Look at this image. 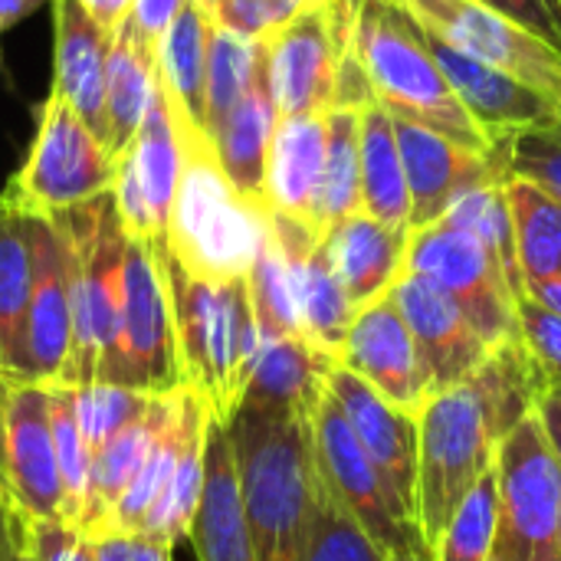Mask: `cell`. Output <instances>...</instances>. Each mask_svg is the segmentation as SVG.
Wrapping results in <instances>:
<instances>
[{
  "instance_id": "obj_1",
  "label": "cell",
  "mask_w": 561,
  "mask_h": 561,
  "mask_svg": "<svg viewBox=\"0 0 561 561\" xmlns=\"http://www.w3.org/2000/svg\"><path fill=\"white\" fill-rule=\"evenodd\" d=\"M542 388L546 378L519 335L493 345L467 381L431 394L417 417V526L431 552L496 467L500 440L536 411Z\"/></svg>"
},
{
  "instance_id": "obj_2",
  "label": "cell",
  "mask_w": 561,
  "mask_h": 561,
  "mask_svg": "<svg viewBox=\"0 0 561 561\" xmlns=\"http://www.w3.org/2000/svg\"><path fill=\"white\" fill-rule=\"evenodd\" d=\"M227 434L256 561H302L319 500L312 417L237 408Z\"/></svg>"
},
{
  "instance_id": "obj_3",
  "label": "cell",
  "mask_w": 561,
  "mask_h": 561,
  "mask_svg": "<svg viewBox=\"0 0 561 561\" xmlns=\"http://www.w3.org/2000/svg\"><path fill=\"white\" fill-rule=\"evenodd\" d=\"M168 112L181 148V174L164 253L197 279H247L270 237V210L237 194L204 128L171 102Z\"/></svg>"
},
{
  "instance_id": "obj_4",
  "label": "cell",
  "mask_w": 561,
  "mask_h": 561,
  "mask_svg": "<svg viewBox=\"0 0 561 561\" xmlns=\"http://www.w3.org/2000/svg\"><path fill=\"white\" fill-rule=\"evenodd\" d=\"M348 49L371 89V99L391 115L411 118L483 154L496 148L460 105L431 53L427 33L401 3L355 0Z\"/></svg>"
},
{
  "instance_id": "obj_5",
  "label": "cell",
  "mask_w": 561,
  "mask_h": 561,
  "mask_svg": "<svg viewBox=\"0 0 561 561\" xmlns=\"http://www.w3.org/2000/svg\"><path fill=\"white\" fill-rule=\"evenodd\" d=\"M181 388H187L210 421L230 424L240 408L256 352V322L247 279H197L161 253Z\"/></svg>"
},
{
  "instance_id": "obj_6",
  "label": "cell",
  "mask_w": 561,
  "mask_h": 561,
  "mask_svg": "<svg viewBox=\"0 0 561 561\" xmlns=\"http://www.w3.org/2000/svg\"><path fill=\"white\" fill-rule=\"evenodd\" d=\"M49 220L62 233L72 312V352L66 388L112 385L118 362L122 260L128 247V233L118 220L115 197L112 191L99 194Z\"/></svg>"
},
{
  "instance_id": "obj_7",
  "label": "cell",
  "mask_w": 561,
  "mask_h": 561,
  "mask_svg": "<svg viewBox=\"0 0 561 561\" xmlns=\"http://www.w3.org/2000/svg\"><path fill=\"white\" fill-rule=\"evenodd\" d=\"M115 184V158L85 118L56 92L39 105L36 138L3 197L30 217H56Z\"/></svg>"
},
{
  "instance_id": "obj_8",
  "label": "cell",
  "mask_w": 561,
  "mask_h": 561,
  "mask_svg": "<svg viewBox=\"0 0 561 561\" xmlns=\"http://www.w3.org/2000/svg\"><path fill=\"white\" fill-rule=\"evenodd\" d=\"M312 447L325 490L385 559L434 561L414 513L404 506L385 473L365 457L329 391H322L312 414Z\"/></svg>"
},
{
  "instance_id": "obj_9",
  "label": "cell",
  "mask_w": 561,
  "mask_h": 561,
  "mask_svg": "<svg viewBox=\"0 0 561 561\" xmlns=\"http://www.w3.org/2000/svg\"><path fill=\"white\" fill-rule=\"evenodd\" d=\"M496 561H559L561 467L536 411L496 447Z\"/></svg>"
},
{
  "instance_id": "obj_10",
  "label": "cell",
  "mask_w": 561,
  "mask_h": 561,
  "mask_svg": "<svg viewBox=\"0 0 561 561\" xmlns=\"http://www.w3.org/2000/svg\"><path fill=\"white\" fill-rule=\"evenodd\" d=\"M404 273L424 276L444 289L490 345L519 339V293L513 289L500 260L467 230L447 220L411 230Z\"/></svg>"
},
{
  "instance_id": "obj_11",
  "label": "cell",
  "mask_w": 561,
  "mask_h": 561,
  "mask_svg": "<svg viewBox=\"0 0 561 561\" xmlns=\"http://www.w3.org/2000/svg\"><path fill=\"white\" fill-rule=\"evenodd\" d=\"M355 0H316L263 39V66L279 115L329 112L348 56Z\"/></svg>"
},
{
  "instance_id": "obj_12",
  "label": "cell",
  "mask_w": 561,
  "mask_h": 561,
  "mask_svg": "<svg viewBox=\"0 0 561 561\" xmlns=\"http://www.w3.org/2000/svg\"><path fill=\"white\" fill-rule=\"evenodd\" d=\"M158 247L131 240L122 260V316H118V362L112 385L145 394H168L181 388L171 296Z\"/></svg>"
},
{
  "instance_id": "obj_13",
  "label": "cell",
  "mask_w": 561,
  "mask_h": 561,
  "mask_svg": "<svg viewBox=\"0 0 561 561\" xmlns=\"http://www.w3.org/2000/svg\"><path fill=\"white\" fill-rule=\"evenodd\" d=\"M0 486L23 516L66 523L49 424V385L7 368H0Z\"/></svg>"
},
{
  "instance_id": "obj_14",
  "label": "cell",
  "mask_w": 561,
  "mask_h": 561,
  "mask_svg": "<svg viewBox=\"0 0 561 561\" xmlns=\"http://www.w3.org/2000/svg\"><path fill=\"white\" fill-rule=\"evenodd\" d=\"M424 33L480 59L561 105V53L477 0H394Z\"/></svg>"
},
{
  "instance_id": "obj_15",
  "label": "cell",
  "mask_w": 561,
  "mask_h": 561,
  "mask_svg": "<svg viewBox=\"0 0 561 561\" xmlns=\"http://www.w3.org/2000/svg\"><path fill=\"white\" fill-rule=\"evenodd\" d=\"M178 174H181V148H178V135H174L171 112H168L161 79H158V95L141 128L115 154L112 197H115L118 220L131 240H145L164 250Z\"/></svg>"
},
{
  "instance_id": "obj_16",
  "label": "cell",
  "mask_w": 561,
  "mask_h": 561,
  "mask_svg": "<svg viewBox=\"0 0 561 561\" xmlns=\"http://www.w3.org/2000/svg\"><path fill=\"white\" fill-rule=\"evenodd\" d=\"M339 365L375 388L381 398L417 417L434 394L421 348L391 293L355 312L339 352Z\"/></svg>"
},
{
  "instance_id": "obj_17",
  "label": "cell",
  "mask_w": 561,
  "mask_h": 561,
  "mask_svg": "<svg viewBox=\"0 0 561 561\" xmlns=\"http://www.w3.org/2000/svg\"><path fill=\"white\" fill-rule=\"evenodd\" d=\"M394 118V135L408 174L411 194V230H421L447 214V207L470 187L510 174V141L496 145L490 154L457 145L454 138L431 131L411 118Z\"/></svg>"
},
{
  "instance_id": "obj_18",
  "label": "cell",
  "mask_w": 561,
  "mask_h": 561,
  "mask_svg": "<svg viewBox=\"0 0 561 561\" xmlns=\"http://www.w3.org/2000/svg\"><path fill=\"white\" fill-rule=\"evenodd\" d=\"M26 217L33 253V289L23 325V368L20 375L39 385H66L72 352V312L66 283L62 233L49 217Z\"/></svg>"
},
{
  "instance_id": "obj_19",
  "label": "cell",
  "mask_w": 561,
  "mask_h": 561,
  "mask_svg": "<svg viewBox=\"0 0 561 561\" xmlns=\"http://www.w3.org/2000/svg\"><path fill=\"white\" fill-rule=\"evenodd\" d=\"M427 43H431V53L440 62L450 89L457 92L460 105L467 108V115L480 125V131L493 145H503L516 135L549 128V125L561 122V105L552 102L549 95H542L539 89H533L480 59H470L467 53L440 43L431 33H427Z\"/></svg>"
},
{
  "instance_id": "obj_20",
  "label": "cell",
  "mask_w": 561,
  "mask_h": 561,
  "mask_svg": "<svg viewBox=\"0 0 561 561\" xmlns=\"http://www.w3.org/2000/svg\"><path fill=\"white\" fill-rule=\"evenodd\" d=\"M325 391L339 404L365 457L385 473L417 519V414L401 411L342 365L329 368Z\"/></svg>"
},
{
  "instance_id": "obj_21",
  "label": "cell",
  "mask_w": 561,
  "mask_h": 561,
  "mask_svg": "<svg viewBox=\"0 0 561 561\" xmlns=\"http://www.w3.org/2000/svg\"><path fill=\"white\" fill-rule=\"evenodd\" d=\"M391 299L401 309L421 348L434 394L467 381L490 355L493 345L480 335V329L467 319V312L424 276L401 273L398 283L391 286Z\"/></svg>"
},
{
  "instance_id": "obj_22",
  "label": "cell",
  "mask_w": 561,
  "mask_h": 561,
  "mask_svg": "<svg viewBox=\"0 0 561 561\" xmlns=\"http://www.w3.org/2000/svg\"><path fill=\"white\" fill-rule=\"evenodd\" d=\"M332 365L302 335L260 339L240 408L273 417H312Z\"/></svg>"
},
{
  "instance_id": "obj_23",
  "label": "cell",
  "mask_w": 561,
  "mask_h": 561,
  "mask_svg": "<svg viewBox=\"0 0 561 561\" xmlns=\"http://www.w3.org/2000/svg\"><path fill=\"white\" fill-rule=\"evenodd\" d=\"M187 542L194 546L197 561H256L250 529L243 519L230 434L224 424L210 417L204 444V493Z\"/></svg>"
},
{
  "instance_id": "obj_24",
  "label": "cell",
  "mask_w": 561,
  "mask_h": 561,
  "mask_svg": "<svg viewBox=\"0 0 561 561\" xmlns=\"http://www.w3.org/2000/svg\"><path fill=\"white\" fill-rule=\"evenodd\" d=\"M408 237H411L408 230L388 227V224L368 217L365 210L339 220L322 237L329 263H332L335 276L342 279L355 312L391 293V286L404 273Z\"/></svg>"
},
{
  "instance_id": "obj_25",
  "label": "cell",
  "mask_w": 561,
  "mask_h": 561,
  "mask_svg": "<svg viewBox=\"0 0 561 561\" xmlns=\"http://www.w3.org/2000/svg\"><path fill=\"white\" fill-rule=\"evenodd\" d=\"M56 7V62L53 85L105 145V59L108 30H102L82 0H53Z\"/></svg>"
},
{
  "instance_id": "obj_26",
  "label": "cell",
  "mask_w": 561,
  "mask_h": 561,
  "mask_svg": "<svg viewBox=\"0 0 561 561\" xmlns=\"http://www.w3.org/2000/svg\"><path fill=\"white\" fill-rule=\"evenodd\" d=\"M322 161H325V112L279 115L276 135L270 145V161H266L270 214L299 220L316 230L312 210H316Z\"/></svg>"
},
{
  "instance_id": "obj_27",
  "label": "cell",
  "mask_w": 561,
  "mask_h": 561,
  "mask_svg": "<svg viewBox=\"0 0 561 561\" xmlns=\"http://www.w3.org/2000/svg\"><path fill=\"white\" fill-rule=\"evenodd\" d=\"M276 122H279V108L273 102L266 66H263L250 92L210 131V141H214V151L227 181L237 187V194H243L247 201L260 207H266V161H270Z\"/></svg>"
},
{
  "instance_id": "obj_28",
  "label": "cell",
  "mask_w": 561,
  "mask_h": 561,
  "mask_svg": "<svg viewBox=\"0 0 561 561\" xmlns=\"http://www.w3.org/2000/svg\"><path fill=\"white\" fill-rule=\"evenodd\" d=\"M158 95V49L125 20L108 36L105 59V148L112 158L135 138Z\"/></svg>"
},
{
  "instance_id": "obj_29",
  "label": "cell",
  "mask_w": 561,
  "mask_h": 561,
  "mask_svg": "<svg viewBox=\"0 0 561 561\" xmlns=\"http://www.w3.org/2000/svg\"><path fill=\"white\" fill-rule=\"evenodd\" d=\"M161 398L154 394L148 411L128 424L115 440H108L89 467V486H85V506H82V519H79V533L89 539H99L108 533L112 513L118 506V500L128 493V486L135 483L148 447L154 440V431L161 424Z\"/></svg>"
},
{
  "instance_id": "obj_30",
  "label": "cell",
  "mask_w": 561,
  "mask_h": 561,
  "mask_svg": "<svg viewBox=\"0 0 561 561\" xmlns=\"http://www.w3.org/2000/svg\"><path fill=\"white\" fill-rule=\"evenodd\" d=\"M362 210L411 233L408 174L394 135V118L381 102L362 105Z\"/></svg>"
},
{
  "instance_id": "obj_31",
  "label": "cell",
  "mask_w": 561,
  "mask_h": 561,
  "mask_svg": "<svg viewBox=\"0 0 561 561\" xmlns=\"http://www.w3.org/2000/svg\"><path fill=\"white\" fill-rule=\"evenodd\" d=\"M210 16L201 0H187L158 46V79L164 99L204 128V85H207V46ZM207 131V128H204Z\"/></svg>"
},
{
  "instance_id": "obj_32",
  "label": "cell",
  "mask_w": 561,
  "mask_h": 561,
  "mask_svg": "<svg viewBox=\"0 0 561 561\" xmlns=\"http://www.w3.org/2000/svg\"><path fill=\"white\" fill-rule=\"evenodd\" d=\"M362 210V105L325 112V161L312 224L325 237L339 220Z\"/></svg>"
},
{
  "instance_id": "obj_33",
  "label": "cell",
  "mask_w": 561,
  "mask_h": 561,
  "mask_svg": "<svg viewBox=\"0 0 561 561\" xmlns=\"http://www.w3.org/2000/svg\"><path fill=\"white\" fill-rule=\"evenodd\" d=\"M506 201L516 233V260L526 289L561 276V204L526 178H506Z\"/></svg>"
},
{
  "instance_id": "obj_34",
  "label": "cell",
  "mask_w": 561,
  "mask_h": 561,
  "mask_svg": "<svg viewBox=\"0 0 561 561\" xmlns=\"http://www.w3.org/2000/svg\"><path fill=\"white\" fill-rule=\"evenodd\" d=\"M33 289L26 217L0 194V368H23V325Z\"/></svg>"
},
{
  "instance_id": "obj_35",
  "label": "cell",
  "mask_w": 561,
  "mask_h": 561,
  "mask_svg": "<svg viewBox=\"0 0 561 561\" xmlns=\"http://www.w3.org/2000/svg\"><path fill=\"white\" fill-rule=\"evenodd\" d=\"M510 178V174H506ZM506 178L483 181L470 191H463L440 220L467 230L477 237L506 270L513 289L523 296V276H519V260H516V233H513V214L506 201Z\"/></svg>"
},
{
  "instance_id": "obj_36",
  "label": "cell",
  "mask_w": 561,
  "mask_h": 561,
  "mask_svg": "<svg viewBox=\"0 0 561 561\" xmlns=\"http://www.w3.org/2000/svg\"><path fill=\"white\" fill-rule=\"evenodd\" d=\"M263 72V43L243 39L220 26L210 30L207 46V85H204V128L207 135L227 118V112L250 92Z\"/></svg>"
},
{
  "instance_id": "obj_37",
  "label": "cell",
  "mask_w": 561,
  "mask_h": 561,
  "mask_svg": "<svg viewBox=\"0 0 561 561\" xmlns=\"http://www.w3.org/2000/svg\"><path fill=\"white\" fill-rule=\"evenodd\" d=\"M247 293L253 306V322L260 339H283L299 335L296 319V296H293V270L286 253L279 250L273 230L256 253L250 273H247Z\"/></svg>"
},
{
  "instance_id": "obj_38",
  "label": "cell",
  "mask_w": 561,
  "mask_h": 561,
  "mask_svg": "<svg viewBox=\"0 0 561 561\" xmlns=\"http://www.w3.org/2000/svg\"><path fill=\"white\" fill-rule=\"evenodd\" d=\"M49 424H53L56 467H59V480H62L66 526L79 529L82 506H85V486H89L92 454H89L85 437H82L79 421H76V388L49 385Z\"/></svg>"
},
{
  "instance_id": "obj_39",
  "label": "cell",
  "mask_w": 561,
  "mask_h": 561,
  "mask_svg": "<svg viewBox=\"0 0 561 561\" xmlns=\"http://www.w3.org/2000/svg\"><path fill=\"white\" fill-rule=\"evenodd\" d=\"M496 549V473L490 470L463 500L434 546V561H493Z\"/></svg>"
},
{
  "instance_id": "obj_40",
  "label": "cell",
  "mask_w": 561,
  "mask_h": 561,
  "mask_svg": "<svg viewBox=\"0 0 561 561\" xmlns=\"http://www.w3.org/2000/svg\"><path fill=\"white\" fill-rule=\"evenodd\" d=\"M154 394L122 388V385H89L76 388V421L85 437L89 454L95 457L108 440H115L128 424H135Z\"/></svg>"
},
{
  "instance_id": "obj_41",
  "label": "cell",
  "mask_w": 561,
  "mask_h": 561,
  "mask_svg": "<svg viewBox=\"0 0 561 561\" xmlns=\"http://www.w3.org/2000/svg\"><path fill=\"white\" fill-rule=\"evenodd\" d=\"M302 561H388L355 526V519L335 503L322 477H319V500H316Z\"/></svg>"
},
{
  "instance_id": "obj_42",
  "label": "cell",
  "mask_w": 561,
  "mask_h": 561,
  "mask_svg": "<svg viewBox=\"0 0 561 561\" xmlns=\"http://www.w3.org/2000/svg\"><path fill=\"white\" fill-rule=\"evenodd\" d=\"M316 0H201L210 23L243 39L263 43Z\"/></svg>"
},
{
  "instance_id": "obj_43",
  "label": "cell",
  "mask_w": 561,
  "mask_h": 561,
  "mask_svg": "<svg viewBox=\"0 0 561 561\" xmlns=\"http://www.w3.org/2000/svg\"><path fill=\"white\" fill-rule=\"evenodd\" d=\"M510 174L533 181L561 204V122L510 138Z\"/></svg>"
},
{
  "instance_id": "obj_44",
  "label": "cell",
  "mask_w": 561,
  "mask_h": 561,
  "mask_svg": "<svg viewBox=\"0 0 561 561\" xmlns=\"http://www.w3.org/2000/svg\"><path fill=\"white\" fill-rule=\"evenodd\" d=\"M516 316H519V335L529 355L536 358L546 385L561 388V316L529 296H519Z\"/></svg>"
},
{
  "instance_id": "obj_45",
  "label": "cell",
  "mask_w": 561,
  "mask_h": 561,
  "mask_svg": "<svg viewBox=\"0 0 561 561\" xmlns=\"http://www.w3.org/2000/svg\"><path fill=\"white\" fill-rule=\"evenodd\" d=\"M30 542L36 561H95L92 539L66 523L30 519Z\"/></svg>"
},
{
  "instance_id": "obj_46",
  "label": "cell",
  "mask_w": 561,
  "mask_h": 561,
  "mask_svg": "<svg viewBox=\"0 0 561 561\" xmlns=\"http://www.w3.org/2000/svg\"><path fill=\"white\" fill-rule=\"evenodd\" d=\"M496 13H503L506 20L526 26L529 33H536L539 39H546L549 46H556L561 53V7L559 0H477Z\"/></svg>"
},
{
  "instance_id": "obj_47",
  "label": "cell",
  "mask_w": 561,
  "mask_h": 561,
  "mask_svg": "<svg viewBox=\"0 0 561 561\" xmlns=\"http://www.w3.org/2000/svg\"><path fill=\"white\" fill-rule=\"evenodd\" d=\"M187 0H131V7H128V13L122 16L151 49H158L161 46V39H164V33H168V26L174 23V16L181 13V7H184Z\"/></svg>"
},
{
  "instance_id": "obj_48",
  "label": "cell",
  "mask_w": 561,
  "mask_h": 561,
  "mask_svg": "<svg viewBox=\"0 0 561 561\" xmlns=\"http://www.w3.org/2000/svg\"><path fill=\"white\" fill-rule=\"evenodd\" d=\"M0 561H36L30 542V516H23L0 486Z\"/></svg>"
},
{
  "instance_id": "obj_49",
  "label": "cell",
  "mask_w": 561,
  "mask_h": 561,
  "mask_svg": "<svg viewBox=\"0 0 561 561\" xmlns=\"http://www.w3.org/2000/svg\"><path fill=\"white\" fill-rule=\"evenodd\" d=\"M92 549H95V561H171L174 552L161 542L141 536H122V533L92 539Z\"/></svg>"
},
{
  "instance_id": "obj_50",
  "label": "cell",
  "mask_w": 561,
  "mask_h": 561,
  "mask_svg": "<svg viewBox=\"0 0 561 561\" xmlns=\"http://www.w3.org/2000/svg\"><path fill=\"white\" fill-rule=\"evenodd\" d=\"M536 417H539L542 434H546V440H549L561 467V388H552V385L542 388V394L536 401Z\"/></svg>"
},
{
  "instance_id": "obj_51",
  "label": "cell",
  "mask_w": 561,
  "mask_h": 561,
  "mask_svg": "<svg viewBox=\"0 0 561 561\" xmlns=\"http://www.w3.org/2000/svg\"><path fill=\"white\" fill-rule=\"evenodd\" d=\"M82 7L89 10V16L102 26V30H115L122 23V16L128 13L131 0H82Z\"/></svg>"
},
{
  "instance_id": "obj_52",
  "label": "cell",
  "mask_w": 561,
  "mask_h": 561,
  "mask_svg": "<svg viewBox=\"0 0 561 561\" xmlns=\"http://www.w3.org/2000/svg\"><path fill=\"white\" fill-rule=\"evenodd\" d=\"M46 0H0V30H7L10 23L23 20L26 13L39 10Z\"/></svg>"
},
{
  "instance_id": "obj_53",
  "label": "cell",
  "mask_w": 561,
  "mask_h": 561,
  "mask_svg": "<svg viewBox=\"0 0 561 561\" xmlns=\"http://www.w3.org/2000/svg\"><path fill=\"white\" fill-rule=\"evenodd\" d=\"M526 296L536 299V302H542L546 309H552V312H559L561 316V276L559 279H549V283H539V286L526 289Z\"/></svg>"
},
{
  "instance_id": "obj_54",
  "label": "cell",
  "mask_w": 561,
  "mask_h": 561,
  "mask_svg": "<svg viewBox=\"0 0 561 561\" xmlns=\"http://www.w3.org/2000/svg\"><path fill=\"white\" fill-rule=\"evenodd\" d=\"M559 561H561V523H559Z\"/></svg>"
},
{
  "instance_id": "obj_55",
  "label": "cell",
  "mask_w": 561,
  "mask_h": 561,
  "mask_svg": "<svg viewBox=\"0 0 561 561\" xmlns=\"http://www.w3.org/2000/svg\"><path fill=\"white\" fill-rule=\"evenodd\" d=\"M559 7H561V0H559Z\"/></svg>"
},
{
  "instance_id": "obj_56",
  "label": "cell",
  "mask_w": 561,
  "mask_h": 561,
  "mask_svg": "<svg viewBox=\"0 0 561 561\" xmlns=\"http://www.w3.org/2000/svg\"><path fill=\"white\" fill-rule=\"evenodd\" d=\"M0 33H3V30H0Z\"/></svg>"
},
{
  "instance_id": "obj_57",
  "label": "cell",
  "mask_w": 561,
  "mask_h": 561,
  "mask_svg": "<svg viewBox=\"0 0 561 561\" xmlns=\"http://www.w3.org/2000/svg\"><path fill=\"white\" fill-rule=\"evenodd\" d=\"M493 561H496V559H493Z\"/></svg>"
}]
</instances>
